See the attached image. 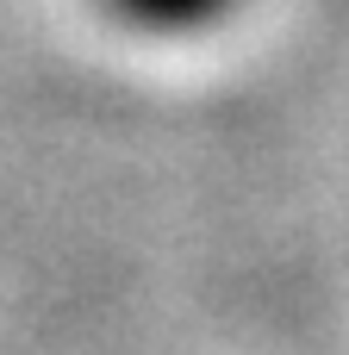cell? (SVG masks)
Masks as SVG:
<instances>
[{
    "mask_svg": "<svg viewBox=\"0 0 349 355\" xmlns=\"http://www.w3.org/2000/svg\"><path fill=\"white\" fill-rule=\"evenodd\" d=\"M119 12H131V19H144V25H200V19H212L225 0H112Z\"/></svg>",
    "mask_w": 349,
    "mask_h": 355,
    "instance_id": "cell-1",
    "label": "cell"
}]
</instances>
